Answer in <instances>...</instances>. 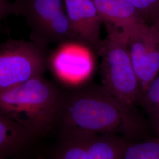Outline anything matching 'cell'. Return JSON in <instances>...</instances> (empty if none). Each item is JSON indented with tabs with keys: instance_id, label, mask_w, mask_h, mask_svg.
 <instances>
[{
	"instance_id": "cell-1",
	"label": "cell",
	"mask_w": 159,
	"mask_h": 159,
	"mask_svg": "<svg viewBox=\"0 0 159 159\" xmlns=\"http://www.w3.org/2000/svg\"><path fill=\"white\" fill-rule=\"evenodd\" d=\"M56 125L60 137L110 134L134 142L152 138L153 130L137 106H125L94 83L61 89Z\"/></svg>"
},
{
	"instance_id": "cell-2",
	"label": "cell",
	"mask_w": 159,
	"mask_h": 159,
	"mask_svg": "<svg viewBox=\"0 0 159 159\" xmlns=\"http://www.w3.org/2000/svg\"><path fill=\"white\" fill-rule=\"evenodd\" d=\"M61 89L44 76L0 91V113L27 128L35 137L56 125Z\"/></svg>"
},
{
	"instance_id": "cell-3",
	"label": "cell",
	"mask_w": 159,
	"mask_h": 159,
	"mask_svg": "<svg viewBox=\"0 0 159 159\" xmlns=\"http://www.w3.org/2000/svg\"><path fill=\"white\" fill-rule=\"evenodd\" d=\"M107 32L98 55L102 58V85L122 104L137 106L142 91L131 60L127 37L118 30Z\"/></svg>"
},
{
	"instance_id": "cell-4",
	"label": "cell",
	"mask_w": 159,
	"mask_h": 159,
	"mask_svg": "<svg viewBox=\"0 0 159 159\" xmlns=\"http://www.w3.org/2000/svg\"><path fill=\"white\" fill-rule=\"evenodd\" d=\"M10 14L25 18L31 30L30 40L40 46L74 41L63 0H15Z\"/></svg>"
},
{
	"instance_id": "cell-5",
	"label": "cell",
	"mask_w": 159,
	"mask_h": 159,
	"mask_svg": "<svg viewBox=\"0 0 159 159\" xmlns=\"http://www.w3.org/2000/svg\"><path fill=\"white\" fill-rule=\"evenodd\" d=\"M46 47L32 41L10 40L0 47V91L43 76L49 68Z\"/></svg>"
},
{
	"instance_id": "cell-6",
	"label": "cell",
	"mask_w": 159,
	"mask_h": 159,
	"mask_svg": "<svg viewBox=\"0 0 159 159\" xmlns=\"http://www.w3.org/2000/svg\"><path fill=\"white\" fill-rule=\"evenodd\" d=\"M131 142L110 134L61 137L52 159H123Z\"/></svg>"
},
{
	"instance_id": "cell-7",
	"label": "cell",
	"mask_w": 159,
	"mask_h": 159,
	"mask_svg": "<svg viewBox=\"0 0 159 159\" xmlns=\"http://www.w3.org/2000/svg\"><path fill=\"white\" fill-rule=\"evenodd\" d=\"M127 41L143 94L159 74V30L144 24L128 35Z\"/></svg>"
},
{
	"instance_id": "cell-8",
	"label": "cell",
	"mask_w": 159,
	"mask_h": 159,
	"mask_svg": "<svg viewBox=\"0 0 159 159\" xmlns=\"http://www.w3.org/2000/svg\"><path fill=\"white\" fill-rule=\"evenodd\" d=\"M94 53L75 41L63 43L50 54L49 68L63 83L75 86L84 84L95 68Z\"/></svg>"
},
{
	"instance_id": "cell-9",
	"label": "cell",
	"mask_w": 159,
	"mask_h": 159,
	"mask_svg": "<svg viewBox=\"0 0 159 159\" xmlns=\"http://www.w3.org/2000/svg\"><path fill=\"white\" fill-rule=\"evenodd\" d=\"M64 1L74 41L98 56L103 44L100 37L103 22L93 0Z\"/></svg>"
},
{
	"instance_id": "cell-10",
	"label": "cell",
	"mask_w": 159,
	"mask_h": 159,
	"mask_svg": "<svg viewBox=\"0 0 159 159\" xmlns=\"http://www.w3.org/2000/svg\"><path fill=\"white\" fill-rule=\"evenodd\" d=\"M107 31L116 30L128 35L148 24L127 0H93Z\"/></svg>"
},
{
	"instance_id": "cell-11",
	"label": "cell",
	"mask_w": 159,
	"mask_h": 159,
	"mask_svg": "<svg viewBox=\"0 0 159 159\" xmlns=\"http://www.w3.org/2000/svg\"><path fill=\"white\" fill-rule=\"evenodd\" d=\"M34 138L24 126L0 113V159L20 157Z\"/></svg>"
},
{
	"instance_id": "cell-12",
	"label": "cell",
	"mask_w": 159,
	"mask_h": 159,
	"mask_svg": "<svg viewBox=\"0 0 159 159\" xmlns=\"http://www.w3.org/2000/svg\"><path fill=\"white\" fill-rule=\"evenodd\" d=\"M137 106L142 109L152 130L159 138V74L142 94Z\"/></svg>"
},
{
	"instance_id": "cell-13",
	"label": "cell",
	"mask_w": 159,
	"mask_h": 159,
	"mask_svg": "<svg viewBox=\"0 0 159 159\" xmlns=\"http://www.w3.org/2000/svg\"><path fill=\"white\" fill-rule=\"evenodd\" d=\"M123 159H159V137L131 142Z\"/></svg>"
},
{
	"instance_id": "cell-14",
	"label": "cell",
	"mask_w": 159,
	"mask_h": 159,
	"mask_svg": "<svg viewBox=\"0 0 159 159\" xmlns=\"http://www.w3.org/2000/svg\"><path fill=\"white\" fill-rule=\"evenodd\" d=\"M139 12L146 23L151 24L159 13V0H127Z\"/></svg>"
},
{
	"instance_id": "cell-15",
	"label": "cell",
	"mask_w": 159,
	"mask_h": 159,
	"mask_svg": "<svg viewBox=\"0 0 159 159\" xmlns=\"http://www.w3.org/2000/svg\"><path fill=\"white\" fill-rule=\"evenodd\" d=\"M151 24L154 25L159 30V13L154 18Z\"/></svg>"
},
{
	"instance_id": "cell-16",
	"label": "cell",
	"mask_w": 159,
	"mask_h": 159,
	"mask_svg": "<svg viewBox=\"0 0 159 159\" xmlns=\"http://www.w3.org/2000/svg\"><path fill=\"white\" fill-rule=\"evenodd\" d=\"M23 159L21 158H20V157H14V158H11V159Z\"/></svg>"
}]
</instances>
